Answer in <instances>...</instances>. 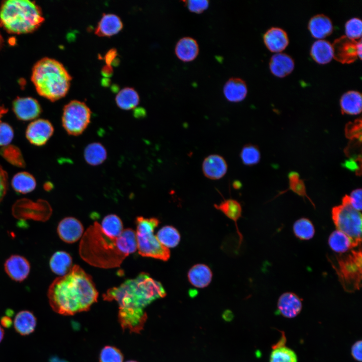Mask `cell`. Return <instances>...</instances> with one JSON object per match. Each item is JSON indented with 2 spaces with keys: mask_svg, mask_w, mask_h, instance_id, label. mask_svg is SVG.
I'll return each instance as SVG.
<instances>
[{
  "mask_svg": "<svg viewBox=\"0 0 362 362\" xmlns=\"http://www.w3.org/2000/svg\"><path fill=\"white\" fill-rule=\"evenodd\" d=\"M162 284L146 273L128 279L103 295V300L115 301L119 306L118 322L123 330L139 334L147 319L145 308L155 300L166 296Z\"/></svg>",
  "mask_w": 362,
  "mask_h": 362,
  "instance_id": "6da1fadb",
  "label": "cell"
},
{
  "mask_svg": "<svg viewBox=\"0 0 362 362\" xmlns=\"http://www.w3.org/2000/svg\"><path fill=\"white\" fill-rule=\"evenodd\" d=\"M137 249L136 233L130 228L123 230L118 237L107 235L95 222L81 239L80 257L91 265L103 268L119 267L124 259Z\"/></svg>",
  "mask_w": 362,
  "mask_h": 362,
  "instance_id": "7a4b0ae2",
  "label": "cell"
},
{
  "mask_svg": "<svg viewBox=\"0 0 362 362\" xmlns=\"http://www.w3.org/2000/svg\"><path fill=\"white\" fill-rule=\"evenodd\" d=\"M98 296L92 277L78 265L55 279L48 291L52 310L65 316L88 311L97 302Z\"/></svg>",
  "mask_w": 362,
  "mask_h": 362,
  "instance_id": "3957f363",
  "label": "cell"
},
{
  "mask_svg": "<svg viewBox=\"0 0 362 362\" xmlns=\"http://www.w3.org/2000/svg\"><path fill=\"white\" fill-rule=\"evenodd\" d=\"M31 79L39 95L55 101L67 93L72 77L61 62L45 57L33 66Z\"/></svg>",
  "mask_w": 362,
  "mask_h": 362,
  "instance_id": "277c9868",
  "label": "cell"
},
{
  "mask_svg": "<svg viewBox=\"0 0 362 362\" xmlns=\"http://www.w3.org/2000/svg\"><path fill=\"white\" fill-rule=\"evenodd\" d=\"M44 20L40 7L29 0L6 1L0 8V25L11 33L32 32Z\"/></svg>",
  "mask_w": 362,
  "mask_h": 362,
  "instance_id": "5b68a950",
  "label": "cell"
},
{
  "mask_svg": "<svg viewBox=\"0 0 362 362\" xmlns=\"http://www.w3.org/2000/svg\"><path fill=\"white\" fill-rule=\"evenodd\" d=\"M159 223V221L156 218L137 217L136 233L137 248L142 256L167 261L170 257V250L162 245L153 234L154 230Z\"/></svg>",
  "mask_w": 362,
  "mask_h": 362,
  "instance_id": "8992f818",
  "label": "cell"
},
{
  "mask_svg": "<svg viewBox=\"0 0 362 362\" xmlns=\"http://www.w3.org/2000/svg\"><path fill=\"white\" fill-rule=\"evenodd\" d=\"M332 218L337 230L350 237L356 247L361 245V214L349 204L347 195L341 205L332 208Z\"/></svg>",
  "mask_w": 362,
  "mask_h": 362,
  "instance_id": "52a82bcc",
  "label": "cell"
},
{
  "mask_svg": "<svg viewBox=\"0 0 362 362\" xmlns=\"http://www.w3.org/2000/svg\"><path fill=\"white\" fill-rule=\"evenodd\" d=\"M338 266L334 267L339 281L348 292L358 290L361 286V252L352 250L345 256L336 257Z\"/></svg>",
  "mask_w": 362,
  "mask_h": 362,
  "instance_id": "ba28073f",
  "label": "cell"
},
{
  "mask_svg": "<svg viewBox=\"0 0 362 362\" xmlns=\"http://www.w3.org/2000/svg\"><path fill=\"white\" fill-rule=\"evenodd\" d=\"M91 116L92 112L84 102L71 100L63 108L62 126L69 135L78 136L87 128Z\"/></svg>",
  "mask_w": 362,
  "mask_h": 362,
  "instance_id": "9c48e42d",
  "label": "cell"
},
{
  "mask_svg": "<svg viewBox=\"0 0 362 362\" xmlns=\"http://www.w3.org/2000/svg\"><path fill=\"white\" fill-rule=\"evenodd\" d=\"M361 38L358 41L343 35L332 44L333 57L342 63H350L358 57L361 58Z\"/></svg>",
  "mask_w": 362,
  "mask_h": 362,
  "instance_id": "30bf717a",
  "label": "cell"
},
{
  "mask_svg": "<svg viewBox=\"0 0 362 362\" xmlns=\"http://www.w3.org/2000/svg\"><path fill=\"white\" fill-rule=\"evenodd\" d=\"M54 128L48 120L38 119L27 127L26 136L28 141L36 146L44 145L52 135Z\"/></svg>",
  "mask_w": 362,
  "mask_h": 362,
  "instance_id": "8fae6325",
  "label": "cell"
},
{
  "mask_svg": "<svg viewBox=\"0 0 362 362\" xmlns=\"http://www.w3.org/2000/svg\"><path fill=\"white\" fill-rule=\"evenodd\" d=\"M13 109L17 118L30 121L36 118L41 109L37 100L31 98H18L13 103Z\"/></svg>",
  "mask_w": 362,
  "mask_h": 362,
  "instance_id": "7c38bea8",
  "label": "cell"
},
{
  "mask_svg": "<svg viewBox=\"0 0 362 362\" xmlns=\"http://www.w3.org/2000/svg\"><path fill=\"white\" fill-rule=\"evenodd\" d=\"M5 270L8 276L16 282H22L28 276L30 264L28 260L20 255L9 257L4 264Z\"/></svg>",
  "mask_w": 362,
  "mask_h": 362,
  "instance_id": "4fadbf2b",
  "label": "cell"
},
{
  "mask_svg": "<svg viewBox=\"0 0 362 362\" xmlns=\"http://www.w3.org/2000/svg\"><path fill=\"white\" fill-rule=\"evenodd\" d=\"M57 230L62 240L72 243L82 236L83 228L79 220L74 217H69L63 219L59 223Z\"/></svg>",
  "mask_w": 362,
  "mask_h": 362,
  "instance_id": "5bb4252c",
  "label": "cell"
},
{
  "mask_svg": "<svg viewBox=\"0 0 362 362\" xmlns=\"http://www.w3.org/2000/svg\"><path fill=\"white\" fill-rule=\"evenodd\" d=\"M301 299L292 292H286L280 296L277 304V311L283 317L292 318L296 317L301 311Z\"/></svg>",
  "mask_w": 362,
  "mask_h": 362,
  "instance_id": "9a60e30c",
  "label": "cell"
},
{
  "mask_svg": "<svg viewBox=\"0 0 362 362\" xmlns=\"http://www.w3.org/2000/svg\"><path fill=\"white\" fill-rule=\"evenodd\" d=\"M225 159L218 154H211L206 157L202 163V170L205 176L211 179L223 177L227 171Z\"/></svg>",
  "mask_w": 362,
  "mask_h": 362,
  "instance_id": "2e32d148",
  "label": "cell"
},
{
  "mask_svg": "<svg viewBox=\"0 0 362 362\" xmlns=\"http://www.w3.org/2000/svg\"><path fill=\"white\" fill-rule=\"evenodd\" d=\"M264 43L272 52L283 50L289 43V38L285 31L279 27H272L263 36Z\"/></svg>",
  "mask_w": 362,
  "mask_h": 362,
  "instance_id": "e0dca14e",
  "label": "cell"
},
{
  "mask_svg": "<svg viewBox=\"0 0 362 362\" xmlns=\"http://www.w3.org/2000/svg\"><path fill=\"white\" fill-rule=\"evenodd\" d=\"M174 52L176 57L185 62L195 60L199 53V47L197 41L190 37H184L176 43Z\"/></svg>",
  "mask_w": 362,
  "mask_h": 362,
  "instance_id": "ac0fdd59",
  "label": "cell"
},
{
  "mask_svg": "<svg viewBox=\"0 0 362 362\" xmlns=\"http://www.w3.org/2000/svg\"><path fill=\"white\" fill-rule=\"evenodd\" d=\"M223 92L227 100L237 103L245 98L247 94V87L243 79L238 77H232L225 82Z\"/></svg>",
  "mask_w": 362,
  "mask_h": 362,
  "instance_id": "d6986e66",
  "label": "cell"
},
{
  "mask_svg": "<svg viewBox=\"0 0 362 362\" xmlns=\"http://www.w3.org/2000/svg\"><path fill=\"white\" fill-rule=\"evenodd\" d=\"M123 27L120 18L116 14H103L98 22L95 33L100 36H111L119 32Z\"/></svg>",
  "mask_w": 362,
  "mask_h": 362,
  "instance_id": "ffe728a7",
  "label": "cell"
},
{
  "mask_svg": "<svg viewBox=\"0 0 362 362\" xmlns=\"http://www.w3.org/2000/svg\"><path fill=\"white\" fill-rule=\"evenodd\" d=\"M294 61L287 54L281 52L272 55L269 61L271 72L278 77H284L292 72L294 68Z\"/></svg>",
  "mask_w": 362,
  "mask_h": 362,
  "instance_id": "44dd1931",
  "label": "cell"
},
{
  "mask_svg": "<svg viewBox=\"0 0 362 362\" xmlns=\"http://www.w3.org/2000/svg\"><path fill=\"white\" fill-rule=\"evenodd\" d=\"M308 28L314 37L321 39L332 33L333 27L328 17L320 14L311 18L308 23Z\"/></svg>",
  "mask_w": 362,
  "mask_h": 362,
  "instance_id": "7402d4cb",
  "label": "cell"
},
{
  "mask_svg": "<svg viewBox=\"0 0 362 362\" xmlns=\"http://www.w3.org/2000/svg\"><path fill=\"white\" fill-rule=\"evenodd\" d=\"M212 272L209 267L202 263L193 265L188 273L190 283L198 288L207 287L212 281Z\"/></svg>",
  "mask_w": 362,
  "mask_h": 362,
  "instance_id": "603a6c76",
  "label": "cell"
},
{
  "mask_svg": "<svg viewBox=\"0 0 362 362\" xmlns=\"http://www.w3.org/2000/svg\"><path fill=\"white\" fill-rule=\"evenodd\" d=\"M214 207L235 222L237 232L239 236V245H240L241 244L243 236L238 229L237 222L241 216L242 208L241 205L234 199H228L224 200L219 204H215Z\"/></svg>",
  "mask_w": 362,
  "mask_h": 362,
  "instance_id": "cb8c5ba5",
  "label": "cell"
},
{
  "mask_svg": "<svg viewBox=\"0 0 362 362\" xmlns=\"http://www.w3.org/2000/svg\"><path fill=\"white\" fill-rule=\"evenodd\" d=\"M361 95L356 90H351L344 93L340 100L341 112L349 115H357L361 111Z\"/></svg>",
  "mask_w": 362,
  "mask_h": 362,
  "instance_id": "d4e9b609",
  "label": "cell"
},
{
  "mask_svg": "<svg viewBox=\"0 0 362 362\" xmlns=\"http://www.w3.org/2000/svg\"><path fill=\"white\" fill-rule=\"evenodd\" d=\"M310 54L313 59L320 64H325L333 57L332 44L324 39H318L312 44Z\"/></svg>",
  "mask_w": 362,
  "mask_h": 362,
  "instance_id": "484cf974",
  "label": "cell"
},
{
  "mask_svg": "<svg viewBox=\"0 0 362 362\" xmlns=\"http://www.w3.org/2000/svg\"><path fill=\"white\" fill-rule=\"evenodd\" d=\"M14 325L16 330L19 334L23 335H28L35 330L36 319L32 312L23 310L16 315Z\"/></svg>",
  "mask_w": 362,
  "mask_h": 362,
  "instance_id": "4316f807",
  "label": "cell"
},
{
  "mask_svg": "<svg viewBox=\"0 0 362 362\" xmlns=\"http://www.w3.org/2000/svg\"><path fill=\"white\" fill-rule=\"evenodd\" d=\"M72 262V258L69 253L63 251H58L51 256L49 265L54 274L62 276L70 270Z\"/></svg>",
  "mask_w": 362,
  "mask_h": 362,
  "instance_id": "83f0119b",
  "label": "cell"
},
{
  "mask_svg": "<svg viewBox=\"0 0 362 362\" xmlns=\"http://www.w3.org/2000/svg\"><path fill=\"white\" fill-rule=\"evenodd\" d=\"M328 244L333 251L338 253H344L356 247L350 237L337 230L334 231L330 235Z\"/></svg>",
  "mask_w": 362,
  "mask_h": 362,
  "instance_id": "f1b7e54d",
  "label": "cell"
},
{
  "mask_svg": "<svg viewBox=\"0 0 362 362\" xmlns=\"http://www.w3.org/2000/svg\"><path fill=\"white\" fill-rule=\"evenodd\" d=\"M107 157L105 147L99 142H93L87 145L84 150L85 161L89 165L96 166L103 163Z\"/></svg>",
  "mask_w": 362,
  "mask_h": 362,
  "instance_id": "f546056e",
  "label": "cell"
},
{
  "mask_svg": "<svg viewBox=\"0 0 362 362\" xmlns=\"http://www.w3.org/2000/svg\"><path fill=\"white\" fill-rule=\"evenodd\" d=\"M115 100L117 105L121 109L130 110L135 108L138 104L139 96L133 87H125L118 93Z\"/></svg>",
  "mask_w": 362,
  "mask_h": 362,
  "instance_id": "4dcf8cb0",
  "label": "cell"
},
{
  "mask_svg": "<svg viewBox=\"0 0 362 362\" xmlns=\"http://www.w3.org/2000/svg\"><path fill=\"white\" fill-rule=\"evenodd\" d=\"M12 186L18 193L26 194L33 191L36 186L35 178L27 172H20L15 174L12 180Z\"/></svg>",
  "mask_w": 362,
  "mask_h": 362,
  "instance_id": "1f68e13d",
  "label": "cell"
},
{
  "mask_svg": "<svg viewBox=\"0 0 362 362\" xmlns=\"http://www.w3.org/2000/svg\"><path fill=\"white\" fill-rule=\"evenodd\" d=\"M156 236L160 243L168 248L176 246L180 240V235L178 230L169 225L162 227L157 232Z\"/></svg>",
  "mask_w": 362,
  "mask_h": 362,
  "instance_id": "d6a6232c",
  "label": "cell"
},
{
  "mask_svg": "<svg viewBox=\"0 0 362 362\" xmlns=\"http://www.w3.org/2000/svg\"><path fill=\"white\" fill-rule=\"evenodd\" d=\"M101 226L103 231L112 237H118L123 231L121 220L115 214H110L105 217Z\"/></svg>",
  "mask_w": 362,
  "mask_h": 362,
  "instance_id": "836d02e7",
  "label": "cell"
},
{
  "mask_svg": "<svg viewBox=\"0 0 362 362\" xmlns=\"http://www.w3.org/2000/svg\"><path fill=\"white\" fill-rule=\"evenodd\" d=\"M293 231L295 236L300 239L309 240L314 235L315 228L310 220L302 218L294 223Z\"/></svg>",
  "mask_w": 362,
  "mask_h": 362,
  "instance_id": "e575fe53",
  "label": "cell"
},
{
  "mask_svg": "<svg viewBox=\"0 0 362 362\" xmlns=\"http://www.w3.org/2000/svg\"><path fill=\"white\" fill-rule=\"evenodd\" d=\"M269 362H298L296 353L286 346L273 348Z\"/></svg>",
  "mask_w": 362,
  "mask_h": 362,
  "instance_id": "d590c367",
  "label": "cell"
},
{
  "mask_svg": "<svg viewBox=\"0 0 362 362\" xmlns=\"http://www.w3.org/2000/svg\"><path fill=\"white\" fill-rule=\"evenodd\" d=\"M240 158L243 163L246 165L256 164L260 160V153L257 146L246 144L241 149Z\"/></svg>",
  "mask_w": 362,
  "mask_h": 362,
  "instance_id": "8d00e7d4",
  "label": "cell"
},
{
  "mask_svg": "<svg viewBox=\"0 0 362 362\" xmlns=\"http://www.w3.org/2000/svg\"><path fill=\"white\" fill-rule=\"evenodd\" d=\"M123 355L117 347L107 345L101 351L100 362H123Z\"/></svg>",
  "mask_w": 362,
  "mask_h": 362,
  "instance_id": "74e56055",
  "label": "cell"
},
{
  "mask_svg": "<svg viewBox=\"0 0 362 362\" xmlns=\"http://www.w3.org/2000/svg\"><path fill=\"white\" fill-rule=\"evenodd\" d=\"M361 21L358 18L354 17L348 20L345 25L346 36L355 40L361 38Z\"/></svg>",
  "mask_w": 362,
  "mask_h": 362,
  "instance_id": "f35d334b",
  "label": "cell"
},
{
  "mask_svg": "<svg viewBox=\"0 0 362 362\" xmlns=\"http://www.w3.org/2000/svg\"><path fill=\"white\" fill-rule=\"evenodd\" d=\"M290 188L299 196L306 197L314 206V203L306 194V188L303 181L299 178V174L296 172H291L289 174Z\"/></svg>",
  "mask_w": 362,
  "mask_h": 362,
  "instance_id": "ab89813d",
  "label": "cell"
},
{
  "mask_svg": "<svg viewBox=\"0 0 362 362\" xmlns=\"http://www.w3.org/2000/svg\"><path fill=\"white\" fill-rule=\"evenodd\" d=\"M345 134L347 138L352 140L356 139L361 142V120L358 119L353 122H349L345 128Z\"/></svg>",
  "mask_w": 362,
  "mask_h": 362,
  "instance_id": "60d3db41",
  "label": "cell"
},
{
  "mask_svg": "<svg viewBox=\"0 0 362 362\" xmlns=\"http://www.w3.org/2000/svg\"><path fill=\"white\" fill-rule=\"evenodd\" d=\"M14 137V131L7 123L0 122V146L9 144Z\"/></svg>",
  "mask_w": 362,
  "mask_h": 362,
  "instance_id": "b9f144b4",
  "label": "cell"
},
{
  "mask_svg": "<svg viewBox=\"0 0 362 362\" xmlns=\"http://www.w3.org/2000/svg\"><path fill=\"white\" fill-rule=\"evenodd\" d=\"M184 2L190 12L197 14L204 12L209 5V2L207 0H190Z\"/></svg>",
  "mask_w": 362,
  "mask_h": 362,
  "instance_id": "7bdbcfd3",
  "label": "cell"
},
{
  "mask_svg": "<svg viewBox=\"0 0 362 362\" xmlns=\"http://www.w3.org/2000/svg\"><path fill=\"white\" fill-rule=\"evenodd\" d=\"M348 200L349 204L356 210L360 211L361 210V190L357 189L353 190L348 196Z\"/></svg>",
  "mask_w": 362,
  "mask_h": 362,
  "instance_id": "ee69618b",
  "label": "cell"
},
{
  "mask_svg": "<svg viewBox=\"0 0 362 362\" xmlns=\"http://www.w3.org/2000/svg\"><path fill=\"white\" fill-rule=\"evenodd\" d=\"M8 175L0 165V202L3 200L8 189Z\"/></svg>",
  "mask_w": 362,
  "mask_h": 362,
  "instance_id": "f6af8a7d",
  "label": "cell"
},
{
  "mask_svg": "<svg viewBox=\"0 0 362 362\" xmlns=\"http://www.w3.org/2000/svg\"><path fill=\"white\" fill-rule=\"evenodd\" d=\"M361 340L356 341L351 348V354L353 358L356 361H361Z\"/></svg>",
  "mask_w": 362,
  "mask_h": 362,
  "instance_id": "bcb514c9",
  "label": "cell"
},
{
  "mask_svg": "<svg viewBox=\"0 0 362 362\" xmlns=\"http://www.w3.org/2000/svg\"><path fill=\"white\" fill-rule=\"evenodd\" d=\"M358 161V159H349L348 160H346L344 165L345 167L349 169H350L351 170H356L357 171H358V163L356 161Z\"/></svg>",
  "mask_w": 362,
  "mask_h": 362,
  "instance_id": "7dc6e473",
  "label": "cell"
},
{
  "mask_svg": "<svg viewBox=\"0 0 362 362\" xmlns=\"http://www.w3.org/2000/svg\"><path fill=\"white\" fill-rule=\"evenodd\" d=\"M117 54L116 50L112 49L110 50L105 56V60L108 65H110Z\"/></svg>",
  "mask_w": 362,
  "mask_h": 362,
  "instance_id": "c3c4849f",
  "label": "cell"
},
{
  "mask_svg": "<svg viewBox=\"0 0 362 362\" xmlns=\"http://www.w3.org/2000/svg\"><path fill=\"white\" fill-rule=\"evenodd\" d=\"M112 68L110 65L107 64L104 66L102 69V72L104 73L105 75H109L112 73Z\"/></svg>",
  "mask_w": 362,
  "mask_h": 362,
  "instance_id": "681fc988",
  "label": "cell"
},
{
  "mask_svg": "<svg viewBox=\"0 0 362 362\" xmlns=\"http://www.w3.org/2000/svg\"><path fill=\"white\" fill-rule=\"evenodd\" d=\"M223 318L226 321H230L233 318V314L230 311H225L223 314Z\"/></svg>",
  "mask_w": 362,
  "mask_h": 362,
  "instance_id": "f907efd6",
  "label": "cell"
},
{
  "mask_svg": "<svg viewBox=\"0 0 362 362\" xmlns=\"http://www.w3.org/2000/svg\"><path fill=\"white\" fill-rule=\"evenodd\" d=\"M8 111V110L3 105L0 104V122L1 118L3 115L6 114Z\"/></svg>",
  "mask_w": 362,
  "mask_h": 362,
  "instance_id": "816d5d0a",
  "label": "cell"
},
{
  "mask_svg": "<svg viewBox=\"0 0 362 362\" xmlns=\"http://www.w3.org/2000/svg\"><path fill=\"white\" fill-rule=\"evenodd\" d=\"M233 187L236 189H238L241 187V184L240 182L236 180L233 184Z\"/></svg>",
  "mask_w": 362,
  "mask_h": 362,
  "instance_id": "f5cc1de1",
  "label": "cell"
},
{
  "mask_svg": "<svg viewBox=\"0 0 362 362\" xmlns=\"http://www.w3.org/2000/svg\"><path fill=\"white\" fill-rule=\"evenodd\" d=\"M4 332L3 328L0 326V342L2 341L4 338Z\"/></svg>",
  "mask_w": 362,
  "mask_h": 362,
  "instance_id": "db71d44e",
  "label": "cell"
},
{
  "mask_svg": "<svg viewBox=\"0 0 362 362\" xmlns=\"http://www.w3.org/2000/svg\"><path fill=\"white\" fill-rule=\"evenodd\" d=\"M2 43H3V38L0 34V46L2 45Z\"/></svg>",
  "mask_w": 362,
  "mask_h": 362,
  "instance_id": "11a10c76",
  "label": "cell"
},
{
  "mask_svg": "<svg viewBox=\"0 0 362 362\" xmlns=\"http://www.w3.org/2000/svg\"><path fill=\"white\" fill-rule=\"evenodd\" d=\"M126 362H138V361H135V360H128V361H126Z\"/></svg>",
  "mask_w": 362,
  "mask_h": 362,
  "instance_id": "9f6ffc18",
  "label": "cell"
}]
</instances>
